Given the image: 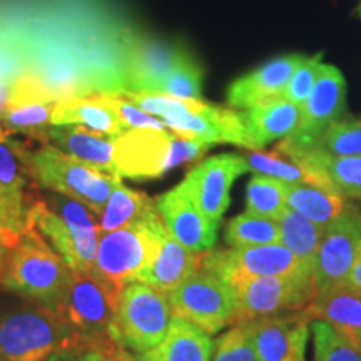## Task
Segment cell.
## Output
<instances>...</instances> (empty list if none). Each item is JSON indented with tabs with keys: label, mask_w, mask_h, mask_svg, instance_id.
I'll return each instance as SVG.
<instances>
[{
	"label": "cell",
	"mask_w": 361,
	"mask_h": 361,
	"mask_svg": "<svg viewBox=\"0 0 361 361\" xmlns=\"http://www.w3.org/2000/svg\"><path fill=\"white\" fill-rule=\"evenodd\" d=\"M313 361H361V350L328 323L313 319Z\"/></svg>",
	"instance_id": "8d00e7d4"
},
{
	"label": "cell",
	"mask_w": 361,
	"mask_h": 361,
	"mask_svg": "<svg viewBox=\"0 0 361 361\" xmlns=\"http://www.w3.org/2000/svg\"><path fill=\"white\" fill-rule=\"evenodd\" d=\"M213 361H258L250 323H238L216 341Z\"/></svg>",
	"instance_id": "74e56055"
},
{
	"label": "cell",
	"mask_w": 361,
	"mask_h": 361,
	"mask_svg": "<svg viewBox=\"0 0 361 361\" xmlns=\"http://www.w3.org/2000/svg\"><path fill=\"white\" fill-rule=\"evenodd\" d=\"M241 116L255 151L274 139L295 134L301 123V107L278 96L245 109Z\"/></svg>",
	"instance_id": "cb8c5ba5"
},
{
	"label": "cell",
	"mask_w": 361,
	"mask_h": 361,
	"mask_svg": "<svg viewBox=\"0 0 361 361\" xmlns=\"http://www.w3.org/2000/svg\"><path fill=\"white\" fill-rule=\"evenodd\" d=\"M72 269L62 256L30 226L20 234L19 243L8 251L2 284L8 291L32 303L57 310L69 286Z\"/></svg>",
	"instance_id": "277c9868"
},
{
	"label": "cell",
	"mask_w": 361,
	"mask_h": 361,
	"mask_svg": "<svg viewBox=\"0 0 361 361\" xmlns=\"http://www.w3.org/2000/svg\"><path fill=\"white\" fill-rule=\"evenodd\" d=\"M30 186H35L20 154L19 141L12 135H0V209L17 233L24 231L27 211L34 196Z\"/></svg>",
	"instance_id": "ffe728a7"
},
{
	"label": "cell",
	"mask_w": 361,
	"mask_h": 361,
	"mask_svg": "<svg viewBox=\"0 0 361 361\" xmlns=\"http://www.w3.org/2000/svg\"><path fill=\"white\" fill-rule=\"evenodd\" d=\"M19 149L35 188L72 197L87 206L96 216L102 213L114 186V179L119 176L106 174L84 164L51 144L30 147L29 142L19 141Z\"/></svg>",
	"instance_id": "5b68a950"
},
{
	"label": "cell",
	"mask_w": 361,
	"mask_h": 361,
	"mask_svg": "<svg viewBox=\"0 0 361 361\" xmlns=\"http://www.w3.org/2000/svg\"><path fill=\"white\" fill-rule=\"evenodd\" d=\"M72 346L54 310L35 305L0 316V361H49Z\"/></svg>",
	"instance_id": "ba28073f"
},
{
	"label": "cell",
	"mask_w": 361,
	"mask_h": 361,
	"mask_svg": "<svg viewBox=\"0 0 361 361\" xmlns=\"http://www.w3.org/2000/svg\"><path fill=\"white\" fill-rule=\"evenodd\" d=\"M168 295L134 281L119 293L116 329L121 346L135 353L154 348L168 333L173 319Z\"/></svg>",
	"instance_id": "9c48e42d"
},
{
	"label": "cell",
	"mask_w": 361,
	"mask_h": 361,
	"mask_svg": "<svg viewBox=\"0 0 361 361\" xmlns=\"http://www.w3.org/2000/svg\"><path fill=\"white\" fill-rule=\"evenodd\" d=\"M166 236L168 229L157 209L137 223L101 233L92 273L123 290L157 258Z\"/></svg>",
	"instance_id": "8992f818"
},
{
	"label": "cell",
	"mask_w": 361,
	"mask_h": 361,
	"mask_svg": "<svg viewBox=\"0 0 361 361\" xmlns=\"http://www.w3.org/2000/svg\"><path fill=\"white\" fill-rule=\"evenodd\" d=\"M25 226L39 231L72 271L92 273L101 229L96 214L82 202L57 192L34 197Z\"/></svg>",
	"instance_id": "3957f363"
},
{
	"label": "cell",
	"mask_w": 361,
	"mask_h": 361,
	"mask_svg": "<svg viewBox=\"0 0 361 361\" xmlns=\"http://www.w3.org/2000/svg\"><path fill=\"white\" fill-rule=\"evenodd\" d=\"M278 228L279 245L288 247L296 258L313 266L314 269L316 252H318L319 243H322L324 228L306 219L305 216L290 209V207H286L281 218L278 219Z\"/></svg>",
	"instance_id": "1f68e13d"
},
{
	"label": "cell",
	"mask_w": 361,
	"mask_h": 361,
	"mask_svg": "<svg viewBox=\"0 0 361 361\" xmlns=\"http://www.w3.org/2000/svg\"><path fill=\"white\" fill-rule=\"evenodd\" d=\"M156 206L168 233L184 247L201 255L216 245L219 224L197 209L180 184L157 197Z\"/></svg>",
	"instance_id": "e0dca14e"
},
{
	"label": "cell",
	"mask_w": 361,
	"mask_h": 361,
	"mask_svg": "<svg viewBox=\"0 0 361 361\" xmlns=\"http://www.w3.org/2000/svg\"><path fill=\"white\" fill-rule=\"evenodd\" d=\"M286 183L269 176H252L246 188V213L276 221L286 211Z\"/></svg>",
	"instance_id": "836d02e7"
},
{
	"label": "cell",
	"mask_w": 361,
	"mask_h": 361,
	"mask_svg": "<svg viewBox=\"0 0 361 361\" xmlns=\"http://www.w3.org/2000/svg\"><path fill=\"white\" fill-rule=\"evenodd\" d=\"M157 209L156 201L147 194L129 189L123 179L116 178L111 196L104 206L102 213L97 216L101 233H111L116 229L137 223Z\"/></svg>",
	"instance_id": "f546056e"
},
{
	"label": "cell",
	"mask_w": 361,
	"mask_h": 361,
	"mask_svg": "<svg viewBox=\"0 0 361 361\" xmlns=\"http://www.w3.org/2000/svg\"><path fill=\"white\" fill-rule=\"evenodd\" d=\"M346 106V82L336 67H322L310 97L301 107V123L296 133L286 137L293 144H306L322 135L340 121Z\"/></svg>",
	"instance_id": "2e32d148"
},
{
	"label": "cell",
	"mask_w": 361,
	"mask_h": 361,
	"mask_svg": "<svg viewBox=\"0 0 361 361\" xmlns=\"http://www.w3.org/2000/svg\"><path fill=\"white\" fill-rule=\"evenodd\" d=\"M322 54H316L313 57H306L305 62L298 69L293 72L290 82L284 87L281 96L296 106L303 107L306 99L310 97L311 90H313L316 79H318L319 72H322L323 62Z\"/></svg>",
	"instance_id": "ab89813d"
},
{
	"label": "cell",
	"mask_w": 361,
	"mask_h": 361,
	"mask_svg": "<svg viewBox=\"0 0 361 361\" xmlns=\"http://www.w3.org/2000/svg\"><path fill=\"white\" fill-rule=\"evenodd\" d=\"M346 286L353 288L356 291H361V247L358 256H356V261L353 264V269H351L348 281H346Z\"/></svg>",
	"instance_id": "7bdbcfd3"
},
{
	"label": "cell",
	"mask_w": 361,
	"mask_h": 361,
	"mask_svg": "<svg viewBox=\"0 0 361 361\" xmlns=\"http://www.w3.org/2000/svg\"><path fill=\"white\" fill-rule=\"evenodd\" d=\"M186 52L159 39L129 35L126 40L128 85L133 92H156L166 75L174 69Z\"/></svg>",
	"instance_id": "d6986e66"
},
{
	"label": "cell",
	"mask_w": 361,
	"mask_h": 361,
	"mask_svg": "<svg viewBox=\"0 0 361 361\" xmlns=\"http://www.w3.org/2000/svg\"><path fill=\"white\" fill-rule=\"evenodd\" d=\"M247 173L245 156L218 154L191 169L180 186L207 219L218 223L229 206V192L239 176Z\"/></svg>",
	"instance_id": "5bb4252c"
},
{
	"label": "cell",
	"mask_w": 361,
	"mask_h": 361,
	"mask_svg": "<svg viewBox=\"0 0 361 361\" xmlns=\"http://www.w3.org/2000/svg\"><path fill=\"white\" fill-rule=\"evenodd\" d=\"M306 56L290 54L266 62L250 74L234 80L228 89V102L236 109H250L256 104L281 96L293 72L305 62Z\"/></svg>",
	"instance_id": "44dd1931"
},
{
	"label": "cell",
	"mask_w": 361,
	"mask_h": 361,
	"mask_svg": "<svg viewBox=\"0 0 361 361\" xmlns=\"http://www.w3.org/2000/svg\"><path fill=\"white\" fill-rule=\"evenodd\" d=\"M200 268L218 274L233 283L239 278H273L313 274L306 264L283 245L231 247L228 251H206L201 255Z\"/></svg>",
	"instance_id": "7c38bea8"
},
{
	"label": "cell",
	"mask_w": 361,
	"mask_h": 361,
	"mask_svg": "<svg viewBox=\"0 0 361 361\" xmlns=\"http://www.w3.org/2000/svg\"><path fill=\"white\" fill-rule=\"evenodd\" d=\"M104 97L109 106L112 107V111L116 112L119 121L123 123V126L128 130L133 129H157V130H164L168 129L166 124L162 123L159 117H154L147 112H144L141 107H137L133 101H129L128 97H124L123 94L116 92H102Z\"/></svg>",
	"instance_id": "f35d334b"
},
{
	"label": "cell",
	"mask_w": 361,
	"mask_h": 361,
	"mask_svg": "<svg viewBox=\"0 0 361 361\" xmlns=\"http://www.w3.org/2000/svg\"><path fill=\"white\" fill-rule=\"evenodd\" d=\"M245 161L247 171H251V173L269 176V178H276L291 184H314V186L331 188L329 180L318 169H314L310 164H305L303 161L284 154L278 149L271 152L255 149V151L245 156Z\"/></svg>",
	"instance_id": "4dcf8cb0"
},
{
	"label": "cell",
	"mask_w": 361,
	"mask_h": 361,
	"mask_svg": "<svg viewBox=\"0 0 361 361\" xmlns=\"http://www.w3.org/2000/svg\"><path fill=\"white\" fill-rule=\"evenodd\" d=\"M201 67L186 51L174 69L159 84L156 92L178 99H201Z\"/></svg>",
	"instance_id": "d590c367"
},
{
	"label": "cell",
	"mask_w": 361,
	"mask_h": 361,
	"mask_svg": "<svg viewBox=\"0 0 361 361\" xmlns=\"http://www.w3.org/2000/svg\"><path fill=\"white\" fill-rule=\"evenodd\" d=\"M360 12H361V8H360Z\"/></svg>",
	"instance_id": "7dc6e473"
},
{
	"label": "cell",
	"mask_w": 361,
	"mask_h": 361,
	"mask_svg": "<svg viewBox=\"0 0 361 361\" xmlns=\"http://www.w3.org/2000/svg\"><path fill=\"white\" fill-rule=\"evenodd\" d=\"M202 255V252H201ZM201 255L184 247L168 233L157 258L139 273L135 281L169 295L180 283L192 276L201 266Z\"/></svg>",
	"instance_id": "d4e9b609"
},
{
	"label": "cell",
	"mask_w": 361,
	"mask_h": 361,
	"mask_svg": "<svg viewBox=\"0 0 361 361\" xmlns=\"http://www.w3.org/2000/svg\"><path fill=\"white\" fill-rule=\"evenodd\" d=\"M236 293L234 323H250L271 316L300 313L314 300L313 274L273 278H239L229 283Z\"/></svg>",
	"instance_id": "8fae6325"
},
{
	"label": "cell",
	"mask_w": 361,
	"mask_h": 361,
	"mask_svg": "<svg viewBox=\"0 0 361 361\" xmlns=\"http://www.w3.org/2000/svg\"><path fill=\"white\" fill-rule=\"evenodd\" d=\"M20 233H17L12 228V224L8 223V219L4 214V211L0 209V250L11 251L13 246L19 243Z\"/></svg>",
	"instance_id": "b9f144b4"
},
{
	"label": "cell",
	"mask_w": 361,
	"mask_h": 361,
	"mask_svg": "<svg viewBox=\"0 0 361 361\" xmlns=\"http://www.w3.org/2000/svg\"><path fill=\"white\" fill-rule=\"evenodd\" d=\"M173 313L196 324L207 335L236 322L238 300L231 284L200 268L168 295Z\"/></svg>",
	"instance_id": "30bf717a"
},
{
	"label": "cell",
	"mask_w": 361,
	"mask_h": 361,
	"mask_svg": "<svg viewBox=\"0 0 361 361\" xmlns=\"http://www.w3.org/2000/svg\"><path fill=\"white\" fill-rule=\"evenodd\" d=\"M276 149L293 157L361 156V119L336 121L313 141L293 144L284 139Z\"/></svg>",
	"instance_id": "83f0119b"
},
{
	"label": "cell",
	"mask_w": 361,
	"mask_h": 361,
	"mask_svg": "<svg viewBox=\"0 0 361 361\" xmlns=\"http://www.w3.org/2000/svg\"><path fill=\"white\" fill-rule=\"evenodd\" d=\"M308 322L303 311L250 322L258 361H306Z\"/></svg>",
	"instance_id": "ac0fdd59"
},
{
	"label": "cell",
	"mask_w": 361,
	"mask_h": 361,
	"mask_svg": "<svg viewBox=\"0 0 361 361\" xmlns=\"http://www.w3.org/2000/svg\"><path fill=\"white\" fill-rule=\"evenodd\" d=\"M7 256H8L7 250H0V283H2L4 269H6V263H7Z\"/></svg>",
	"instance_id": "f6af8a7d"
},
{
	"label": "cell",
	"mask_w": 361,
	"mask_h": 361,
	"mask_svg": "<svg viewBox=\"0 0 361 361\" xmlns=\"http://www.w3.org/2000/svg\"><path fill=\"white\" fill-rule=\"evenodd\" d=\"M286 204L314 224L326 228L345 213L350 202L336 189L286 183Z\"/></svg>",
	"instance_id": "f1b7e54d"
},
{
	"label": "cell",
	"mask_w": 361,
	"mask_h": 361,
	"mask_svg": "<svg viewBox=\"0 0 361 361\" xmlns=\"http://www.w3.org/2000/svg\"><path fill=\"white\" fill-rule=\"evenodd\" d=\"M52 126H82L107 135L128 133L102 92L90 94L87 97L59 99L52 116Z\"/></svg>",
	"instance_id": "4316f807"
},
{
	"label": "cell",
	"mask_w": 361,
	"mask_h": 361,
	"mask_svg": "<svg viewBox=\"0 0 361 361\" xmlns=\"http://www.w3.org/2000/svg\"><path fill=\"white\" fill-rule=\"evenodd\" d=\"M293 157V156H291ZM305 164L313 166L329 180L333 189L345 197L361 200V156L350 157H295Z\"/></svg>",
	"instance_id": "d6a6232c"
},
{
	"label": "cell",
	"mask_w": 361,
	"mask_h": 361,
	"mask_svg": "<svg viewBox=\"0 0 361 361\" xmlns=\"http://www.w3.org/2000/svg\"><path fill=\"white\" fill-rule=\"evenodd\" d=\"M360 247L361 209L350 204L340 218L324 228L313 269L316 295L345 286Z\"/></svg>",
	"instance_id": "4fadbf2b"
},
{
	"label": "cell",
	"mask_w": 361,
	"mask_h": 361,
	"mask_svg": "<svg viewBox=\"0 0 361 361\" xmlns=\"http://www.w3.org/2000/svg\"><path fill=\"white\" fill-rule=\"evenodd\" d=\"M49 361H106V355L99 350L92 348H74L64 350L56 356H52Z\"/></svg>",
	"instance_id": "60d3db41"
},
{
	"label": "cell",
	"mask_w": 361,
	"mask_h": 361,
	"mask_svg": "<svg viewBox=\"0 0 361 361\" xmlns=\"http://www.w3.org/2000/svg\"><path fill=\"white\" fill-rule=\"evenodd\" d=\"M57 102L59 99L37 79L22 78L13 82L0 111V126L8 135L20 134L30 142L42 144Z\"/></svg>",
	"instance_id": "9a60e30c"
},
{
	"label": "cell",
	"mask_w": 361,
	"mask_h": 361,
	"mask_svg": "<svg viewBox=\"0 0 361 361\" xmlns=\"http://www.w3.org/2000/svg\"><path fill=\"white\" fill-rule=\"evenodd\" d=\"M106 361H137V360H134L133 356L128 353V350L123 348V346H119V348L106 353Z\"/></svg>",
	"instance_id": "ee69618b"
},
{
	"label": "cell",
	"mask_w": 361,
	"mask_h": 361,
	"mask_svg": "<svg viewBox=\"0 0 361 361\" xmlns=\"http://www.w3.org/2000/svg\"><path fill=\"white\" fill-rule=\"evenodd\" d=\"M213 346L206 331L174 314L159 345L139 353L137 361H211Z\"/></svg>",
	"instance_id": "484cf974"
},
{
	"label": "cell",
	"mask_w": 361,
	"mask_h": 361,
	"mask_svg": "<svg viewBox=\"0 0 361 361\" xmlns=\"http://www.w3.org/2000/svg\"><path fill=\"white\" fill-rule=\"evenodd\" d=\"M2 134H6V133H4V129H2V126H0V135H2Z\"/></svg>",
	"instance_id": "bcb514c9"
},
{
	"label": "cell",
	"mask_w": 361,
	"mask_h": 361,
	"mask_svg": "<svg viewBox=\"0 0 361 361\" xmlns=\"http://www.w3.org/2000/svg\"><path fill=\"white\" fill-rule=\"evenodd\" d=\"M42 144H51L64 154L102 173L117 176L114 166V135L90 130L82 126H51Z\"/></svg>",
	"instance_id": "7402d4cb"
},
{
	"label": "cell",
	"mask_w": 361,
	"mask_h": 361,
	"mask_svg": "<svg viewBox=\"0 0 361 361\" xmlns=\"http://www.w3.org/2000/svg\"><path fill=\"white\" fill-rule=\"evenodd\" d=\"M119 293L97 274L72 271L69 286L56 310L71 335V348H92L104 355L119 348L116 329Z\"/></svg>",
	"instance_id": "7a4b0ae2"
},
{
	"label": "cell",
	"mask_w": 361,
	"mask_h": 361,
	"mask_svg": "<svg viewBox=\"0 0 361 361\" xmlns=\"http://www.w3.org/2000/svg\"><path fill=\"white\" fill-rule=\"evenodd\" d=\"M211 146L188 141L169 129H133L114 135V166L119 178L146 180L200 159Z\"/></svg>",
	"instance_id": "52a82bcc"
},
{
	"label": "cell",
	"mask_w": 361,
	"mask_h": 361,
	"mask_svg": "<svg viewBox=\"0 0 361 361\" xmlns=\"http://www.w3.org/2000/svg\"><path fill=\"white\" fill-rule=\"evenodd\" d=\"M147 114L159 117L171 133L201 144H234L252 149L241 112L213 106L201 99H178L159 92L117 90Z\"/></svg>",
	"instance_id": "6da1fadb"
},
{
	"label": "cell",
	"mask_w": 361,
	"mask_h": 361,
	"mask_svg": "<svg viewBox=\"0 0 361 361\" xmlns=\"http://www.w3.org/2000/svg\"><path fill=\"white\" fill-rule=\"evenodd\" d=\"M303 313L308 319L328 323L361 350V291L346 284L333 288L323 295H316Z\"/></svg>",
	"instance_id": "603a6c76"
},
{
	"label": "cell",
	"mask_w": 361,
	"mask_h": 361,
	"mask_svg": "<svg viewBox=\"0 0 361 361\" xmlns=\"http://www.w3.org/2000/svg\"><path fill=\"white\" fill-rule=\"evenodd\" d=\"M224 238L231 247L278 245L279 228L276 221L245 213L229 221Z\"/></svg>",
	"instance_id": "e575fe53"
}]
</instances>
